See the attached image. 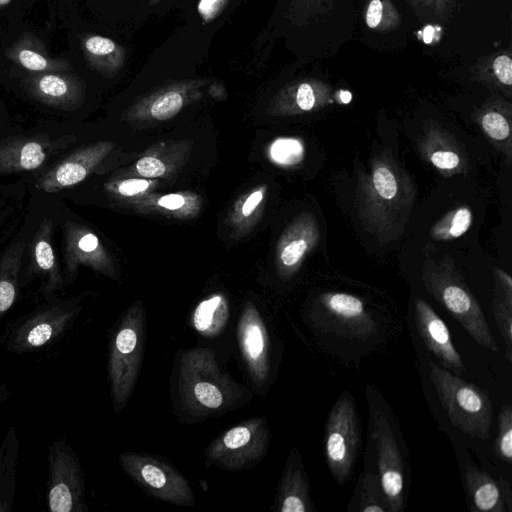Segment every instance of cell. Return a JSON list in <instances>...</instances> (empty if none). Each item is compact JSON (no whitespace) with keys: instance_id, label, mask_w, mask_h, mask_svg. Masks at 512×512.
I'll list each match as a JSON object with an SVG mask.
<instances>
[{"instance_id":"obj_48","label":"cell","mask_w":512,"mask_h":512,"mask_svg":"<svg viewBox=\"0 0 512 512\" xmlns=\"http://www.w3.org/2000/svg\"><path fill=\"white\" fill-rule=\"evenodd\" d=\"M11 0H0V8L7 6Z\"/></svg>"},{"instance_id":"obj_47","label":"cell","mask_w":512,"mask_h":512,"mask_svg":"<svg viewBox=\"0 0 512 512\" xmlns=\"http://www.w3.org/2000/svg\"><path fill=\"white\" fill-rule=\"evenodd\" d=\"M351 98H352V95H351L350 92H348V91H341L340 92V99H341V101L343 103L350 102Z\"/></svg>"},{"instance_id":"obj_29","label":"cell","mask_w":512,"mask_h":512,"mask_svg":"<svg viewBox=\"0 0 512 512\" xmlns=\"http://www.w3.org/2000/svg\"><path fill=\"white\" fill-rule=\"evenodd\" d=\"M229 306L222 295L203 300L192 315L193 327L205 337H216L227 325Z\"/></svg>"},{"instance_id":"obj_43","label":"cell","mask_w":512,"mask_h":512,"mask_svg":"<svg viewBox=\"0 0 512 512\" xmlns=\"http://www.w3.org/2000/svg\"><path fill=\"white\" fill-rule=\"evenodd\" d=\"M263 194L261 191H255L253 192L244 202L242 213L245 216H248L252 213V211L256 208V206L260 203L262 200Z\"/></svg>"},{"instance_id":"obj_33","label":"cell","mask_w":512,"mask_h":512,"mask_svg":"<svg viewBox=\"0 0 512 512\" xmlns=\"http://www.w3.org/2000/svg\"><path fill=\"white\" fill-rule=\"evenodd\" d=\"M497 458L510 464L512 461V407L504 405L498 415V436L493 444Z\"/></svg>"},{"instance_id":"obj_35","label":"cell","mask_w":512,"mask_h":512,"mask_svg":"<svg viewBox=\"0 0 512 512\" xmlns=\"http://www.w3.org/2000/svg\"><path fill=\"white\" fill-rule=\"evenodd\" d=\"M302 143L293 138H280L270 147L271 158L281 165H293L303 157Z\"/></svg>"},{"instance_id":"obj_18","label":"cell","mask_w":512,"mask_h":512,"mask_svg":"<svg viewBox=\"0 0 512 512\" xmlns=\"http://www.w3.org/2000/svg\"><path fill=\"white\" fill-rule=\"evenodd\" d=\"M102 155L101 147H89L67 156L36 182V187L47 193H54L72 187L83 181L95 162Z\"/></svg>"},{"instance_id":"obj_20","label":"cell","mask_w":512,"mask_h":512,"mask_svg":"<svg viewBox=\"0 0 512 512\" xmlns=\"http://www.w3.org/2000/svg\"><path fill=\"white\" fill-rule=\"evenodd\" d=\"M424 157L438 171L446 174L465 170L466 157L457 142L441 128H428L420 144Z\"/></svg>"},{"instance_id":"obj_1","label":"cell","mask_w":512,"mask_h":512,"mask_svg":"<svg viewBox=\"0 0 512 512\" xmlns=\"http://www.w3.org/2000/svg\"><path fill=\"white\" fill-rule=\"evenodd\" d=\"M408 173L385 152L376 155L358 179L355 205L364 228L387 242L401 234L415 200Z\"/></svg>"},{"instance_id":"obj_36","label":"cell","mask_w":512,"mask_h":512,"mask_svg":"<svg viewBox=\"0 0 512 512\" xmlns=\"http://www.w3.org/2000/svg\"><path fill=\"white\" fill-rule=\"evenodd\" d=\"M295 104L301 111H310L317 105V95L309 83H301L295 91Z\"/></svg>"},{"instance_id":"obj_9","label":"cell","mask_w":512,"mask_h":512,"mask_svg":"<svg viewBox=\"0 0 512 512\" xmlns=\"http://www.w3.org/2000/svg\"><path fill=\"white\" fill-rule=\"evenodd\" d=\"M122 469L153 497L178 506H193L195 497L187 479L165 461L135 452L118 457Z\"/></svg>"},{"instance_id":"obj_31","label":"cell","mask_w":512,"mask_h":512,"mask_svg":"<svg viewBox=\"0 0 512 512\" xmlns=\"http://www.w3.org/2000/svg\"><path fill=\"white\" fill-rule=\"evenodd\" d=\"M472 221L471 209L465 205L457 206L432 226L430 237L441 241L459 238L467 232Z\"/></svg>"},{"instance_id":"obj_5","label":"cell","mask_w":512,"mask_h":512,"mask_svg":"<svg viewBox=\"0 0 512 512\" xmlns=\"http://www.w3.org/2000/svg\"><path fill=\"white\" fill-rule=\"evenodd\" d=\"M144 327L142 311L132 310L111 338L107 370L115 412L126 405L135 387L142 362Z\"/></svg>"},{"instance_id":"obj_25","label":"cell","mask_w":512,"mask_h":512,"mask_svg":"<svg viewBox=\"0 0 512 512\" xmlns=\"http://www.w3.org/2000/svg\"><path fill=\"white\" fill-rule=\"evenodd\" d=\"M494 272L492 310L495 322L505 344L504 356L512 362V279L500 268Z\"/></svg>"},{"instance_id":"obj_46","label":"cell","mask_w":512,"mask_h":512,"mask_svg":"<svg viewBox=\"0 0 512 512\" xmlns=\"http://www.w3.org/2000/svg\"><path fill=\"white\" fill-rule=\"evenodd\" d=\"M434 37V28L427 26L423 31V39L426 43H430Z\"/></svg>"},{"instance_id":"obj_26","label":"cell","mask_w":512,"mask_h":512,"mask_svg":"<svg viewBox=\"0 0 512 512\" xmlns=\"http://www.w3.org/2000/svg\"><path fill=\"white\" fill-rule=\"evenodd\" d=\"M19 441L11 427L0 443V512L11 510L16 492Z\"/></svg>"},{"instance_id":"obj_49","label":"cell","mask_w":512,"mask_h":512,"mask_svg":"<svg viewBox=\"0 0 512 512\" xmlns=\"http://www.w3.org/2000/svg\"><path fill=\"white\" fill-rule=\"evenodd\" d=\"M159 1H160V0H150V2H151L152 4H155V3L159 2Z\"/></svg>"},{"instance_id":"obj_10","label":"cell","mask_w":512,"mask_h":512,"mask_svg":"<svg viewBox=\"0 0 512 512\" xmlns=\"http://www.w3.org/2000/svg\"><path fill=\"white\" fill-rule=\"evenodd\" d=\"M47 503L51 512H85L84 475L79 459L64 440L54 441L48 452Z\"/></svg>"},{"instance_id":"obj_19","label":"cell","mask_w":512,"mask_h":512,"mask_svg":"<svg viewBox=\"0 0 512 512\" xmlns=\"http://www.w3.org/2000/svg\"><path fill=\"white\" fill-rule=\"evenodd\" d=\"M280 512H311L314 510L309 494V482L301 460L291 454L283 471L276 499Z\"/></svg>"},{"instance_id":"obj_37","label":"cell","mask_w":512,"mask_h":512,"mask_svg":"<svg viewBox=\"0 0 512 512\" xmlns=\"http://www.w3.org/2000/svg\"><path fill=\"white\" fill-rule=\"evenodd\" d=\"M229 0H199L197 11L204 23L214 20L225 8Z\"/></svg>"},{"instance_id":"obj_11","label":"cell","mask_w":512,"mask_h":512,"mask_svg":"<svg viewBox=\"0 0 512 512\" xmlns=\"http://www.w3.org/2000/svg\"><path fill=\"white\" fill-rule=\"evenodd\" d=\"M371 438L377 451L378 477L388 503V512L405 507V475L402 456L386 414L375 410L371 415Z\"/></svg>"},{"instance_id":"obj_14","label":"cell","mask_w":512,"mask_h":512,"mask_svg":"<svg viewBox=\"0 0 512 512\" xmlns=\"http://www.w3.org/2000/svg\"><path fill=\"white\" fill-rule=\"evenodd\" d=\"M417 331L427 349L441 362L442 367L462 376L465 365L451 340L445 322L423 299L414 303Z\"/></svg>"},{"instance_id":"obj_12","label":"cell","mask_w":512,"mask_h":512,"mask_svg":"<svg viewBox=\"0 0 512 512\" xmlns=\"http://www.w3.org/2000/svg\"><path fill=\"white\" fill-rule=\"evenodd\" d=\"M237 339L251 380L257 387L264 386L270 374L269 336L261 315L251 304L240 316Z\"/></svg>"},{"instance_id":"obj_44","label":"cell","mask_w":512,"mask_h":512,"mask_svg":"<svg viewBox=\"0 0 512 512\" xmlns=\"http://www.w3.org/2000/svg\"><path fill=\"white\" fill-rule=\"evenodd\" d=\"M498 483L502 490V496H503V499L505 502L506 510L508 512H511L512 511V507H511L512 498H511V490H510L509 484L503 479H500L498 481Z\"/></svg>"},{"instance_id":"obj_21","label":"cell","mask_w":512,"mask_h":512,"mask_svg":"<svg viewBox=\"0 0 512 512\" xmlns=\"http://www.w3.org/2000/svg\"><path fill=\"white\" fill-rule=\"evenodd\" d=\"M63 250L67 281H72L80 264L97 262L101 254L98 237L69 222L63 226Z\"/></svg>"},{"instance_id":"obj_16","label":"cell","mask_w":512,"mask_h":512,"mask_svg":"<svg viewBox=\"0 0 512 512\" xmlns=\"http://www.w3.org/2000/svg\"><path fill=\"white\" fill-rule=\"evenodd\" d=\"M27 92L38 101L57 108H68L82 96L81 81L68 72L34 73L25 79Z\"/></svg>"},{"instance_id":"obj_22","label":"cell","mask_w":512,"mask_h":512,"mask_svg":"<svg viewBox=\"0 0 512 512\" xmlns=\"http://www.w3.org/2000/svg\"><path fill=\"white\" fill-rule=\"evenodd\" d=\"M464 482L469 510L474 512H505L501 487L491 475L473 465H467Z\"/></svg>"},{"instance_id":"obj_40","label":"cell","mask_w":512,"mask_h":512,"mask_svg":"<svg viewBox=\"0 0 512 512\" xmlns=\"http://www.w3.org/2000/svg\"><path fill=\"white\" fill-rule=\"evenodd\" d=\"M149 187V182L143 179H130L123 181L118 191L124 196L136 195L142 191H145Z\"/></svg>"},{"instance_id":"obj_45","label":"cell","mask_w":512,"mask_h":512,"mask_svg":"<svg viewBox=\"0 0 512 512\" xmlns=\"http://www.w3.org/2000/svg\"><path fill=\"white\" fill-rule=\"evenodd\" d=\"M9 394H10V391H9L8 386L5 384L0 385V407L8 399Z\"/></svg>"},{"instance_id":"obj_8","label":"cell","mask_w":512,"mask_h":512,"mask_svg":"<svg viewBox=\"0 0 512 512\" xmlns=\"http://www.w3.org/2000/svg\"><path fill=\"white\" fill-rule=\"evenodd\" d=\"M270 432L263 416L252 417L226 430L207 449V461L225 470H241L264 458Z\"/></svg>"},{"instance_id":"obj_23","label":"cell","mask_w":512,"mask_h":512,"mask_svg":"<svg viewBox=\"0 0 512 512\" xmlns=\"http://www.w3.org/2000/svg\"><path fill=\"white\" fill-rule=\"evenodd\" d=\"M25 247L24 238L15 239L0 258V319L16 302Z\"/></svg>"},{"instance_id":"obj_6","label":"cell","mask_w":512,"mask_h":512,"mask_svg":"<svg viewBox=\"0 0 512 512\" xmlns=\"http://www.w3.org/2000/svg\"><path fill=\"white\" fill-rule=\"evenodd\" d=\"M361 428L352 396L343 393L332 406L325 427L324 451L334 480L344 485L354 469Z\"/></svg>"},{"instance_id":"obj_30","label":"cell","mask_w":512,"mask_h":512,"mask_svg":"<svg viewBox=\"0 0 512 512\" xmlns=\"http://www.w3.org/2000/svg\"><path fill=\"white\" fill-rule=\"evenodd\" d=\"M352 510L361 512H388V503L377 474L364 473L358 482Z\"/></svg>"},{"instance_id":"obj_41","label":"cell","mask_w":512,"mask_h":512,"mask_svg":"<svg viewBox=\"0 0 512 512\" xmlns=\"http://www.w3.org/2000/svg\"><path fill=\"white\" fill-rule=\"evenodd\" d=\"M383 4L380 0H372L366 13V23L368 27L375 28L381 21Z\"/></svg>"},{"instance_id":"obj_38","label":"cell","mask_w":512,"mask_h":512,"mask_svg":"<svg viewBox=\"0 0 512 512\" xmlns=\"http://www.w3.org/2000/svg\"><path fill=\"white\" fill-rule=\"evenodd\" d=\"M137 170L144 177H159L165 172V165L158 158L146 156L137 162Z\"/></svg>"},{"instance_id":"obj_24","label":"cell","mask_w":512,"mask_h":512,"mask_svg":"<svg viewBox=\"0 0 512 512\" xmlns=\"http://www.w3.org/2000/svg\"><path fill=\"white\" fill-rule=\"evenodd\" d=\"M288 237L280 251V261L288 269L296 268L319 240V229L315 218L305 214L290 228Z\"/></svg>"},{"instance_id":"obj_4","label":"cell","mask_w":512,"mask_h":512,"mask_svg":"<svg viewBox=\"0 0 512 512\" xmlns=\"http://www.w3.org/2000/svg\"><path fill=\"white\" fill-rule=\"evenodd\" d=\"M179 383L189 403L219 410L232 405L241 396L236 384L222 372L212 351L193 348L180 360Z\"/></svg>"},{"instance_id":"obj_28","label":"cell","mask_w":512,"mask_h":512,"mask_svg":"<svg viewBox=\"0 0 512 512\" xmlns=\"http://www.w3.org/2000/svg\"><path fill=\"white\" fill-rule=\"evenodd\" d=\"M83 49L90 64L101 72L114 73L123 66L125 51L110 38L87 36L83 41Z\"/></svg>"},{"instance_id":"obj_32","label":"cell","mask_w":512,"mask_h":512,"mask_svg":"<svg viewBox=\"0 0 512 512\" xmlns=\"http://www.w3.org/2000/svg\"><path fill=\"white\" fill-rule=\"evenodd\" d=\"M480 126L486 136L511 155L510 120L501 112L489 110L480 117Z\"/></svg>"},{"instance_id":"obj_39","label":"cell","mask_w":512,"mask_h":512,"mask_svg":"<svg viewBox=\"0 0 512 512\" xmlns=\"http://www.w3.org/2000/svg\"><path fill=\"white\" fill-rule=\"evenodd\" d=\"M494 73L498 80L507 85L512 84V61L511 58L506 55L498 56L493 63Z\"/></svg>"},{"instance_id":"obj_13","label":"cell","mask_w":512,"mask_h":512,"mask_svg":"<svg viewBox=\"0 0 512 512\" xmlns=\"http://www.w3.org/2000/svg\"><path fill=\"white\" fill-rule=\"evenodd\" d=\"M328 327L337 333L365 340L376 332V324L358 297L342 292H327L319 298Z\"/></svg>"},{"instance_id":"obj_3","label":"cell","mask_w":512,"mask_h":512,"mask_svg":"<svg viewBox=\"0 0 512 512\" xmlns=\"http://www.w3.org/2000/svg\"><path fill=\"white\" fill-rule=\"evenodd\" d=\"M428 367L436 394L452 424L470 437L488 439L492 424L489 393L435 362L429 361Z\"/></svg>"},{"instance_id":"obj_2","label":"cell","mask_w":512,"mask_h":512,"mask_svg":"<svg viewBox=\"0 0 512 512\" xmlns=\"http://www.w3.org/2000/svg\"><path fill=\"white\" fill-rule=\"evenodd\" d=\"M422 278L428 292L478 344L492 352L499 351L482 308L450 260L428 262Z\"/></svg>"},{"instance_id":"obj_17","label":"cell","mask_w":512,"mask_h":512,"mask_svg":"<svg viewBox=\"0 0 512 512\" xmlns=\"http://www.w3.org/2000/svg\"><path fill=\"white\" fill-rule=\"evenodd\" d=\"M53 224L50 219H44L31 242L30 273L43 281V290L52 295L62 289L65 279L61 273L54 245Z\"/></svg>"},{"instance_id":"obj_15","label":"cell","mask_w":512,"mask_h":512,"mask_svg":"<svg viewBox=\"0 0 512 512\" xmlns=\"http://www.w3.org/2000/svg\"><path fill=\"white\" fill-rule=\"evenodd\" d=\"M71 136L58 139L16 137L0 144V173L30 171L40 168Z\"/></svg>"},{"instance_id":"obj_7","label":"cell","mask_w":512,"mask_h":512,"mask_svg":"<svg viewBox=\"0 0 512 512\" xmlns=\"http://www.w3.org/2000/svg\"><path fill=\"white\" fill-rule=\"evenodd\" d=\"M79 310L70 301L41 305L14 324L7 337V350L20 354L54 343L72 326Z\"/></svg>"},{"instance_id":"obj_34","label":"cell","mask_w":512,"mask_h":512,"mask_svg":"<svg viewBox=\"0 0 512 512\" xmlns=\"http://www.w3.org/2000/svg\"><path fill=\"white\" fill-rule=\"evenodd\" d=\"M184 104V96L180 89L172 88L160 93L150 106L152 117L166 120L175 116Z\"/></svg>"},{"instance_id":"obj_42","label":"cell","mask_w":512,"mask_h":512,"mask_svg":"<svg viewBox=\"0 0 512 512\" xmlns=\"http://www.w3.org/2000/svg\"><path fill=\"white\" fill-rule=\"evenodd\" d=\"M158 204L169 210H176L183 206L184 198L178 194H169L161 197Z\"/></svg>"},{"instance_id":"obj_27","label":"cell","mask_w":512,"mask_h":512,"mask_svg":"<svg viewBox=\"0 0 512 512\" xmlns=\"http://www.w3.org/2000/svg\"><path fill=\"white\" fill-rule=\"evenodd\" d=\"M8 57L20 67L33 72H68L71 64L66 59L49 57L45 50L32 41H20L11 47Z\"/></svg>"}]
</instances>
